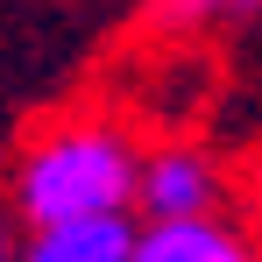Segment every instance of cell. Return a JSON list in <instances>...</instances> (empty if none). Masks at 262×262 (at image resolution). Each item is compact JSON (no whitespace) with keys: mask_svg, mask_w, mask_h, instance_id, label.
I'll use <instances>...</instances> for the list:
<instances>
[{"mask_svg":"<svg viewBox=\"0 0 262 262\" xmlns=\"http://www.w3.org/2000/svg\"><path fill=\"white\" fill-rule=\"evenodd\" d=\"M220 206H227V177L206 149H191V142L142 149V184H135L142 220H206Z\"/></svg>","mask_w":262,"mask_h":262,"instance_id":"cell-2","label":"cell"},{"mask_svg":"<svg viewBox=\"0 0 262 262\" xmlns=\"http://www.w3.org/2000/svg\"><path fill=\"white\" fill-rule=\"evenodd\" d=\"M135 262H262V248L227 213H206V220H142Z\"/></svg>","mask_w":262,"mask_h":262,"instance_id":"cell-3","label":"cell"},{"mask_svg":"<svg viewBox=\"0 0 262 262\" xmlns=\"http://www.w3.org/2000/svg\"><path fill=\"white\" fill-rule=\"evenodd\" d=\"M142 213H106V220H64V227H29L14 262H135Z\"/></svg>","mask_w":262,"mask_h":262,"instance_id":"cell-4","label":"cell"},{"mask_svg":"<svg viewBox=\"0 0 262 262\" xmlns=\"http://www.w3.org/2000/svg\"><path fill=\"white\" fill-rule=\"evenodd\" d=\"M14 248H21V220L0 206V262H14Z\"/></svg>","mask_w":262,"mask_h":262,"instance_id":"cell-6","label":"cell"},{"mask_svg":"<svg viewBox=\"0 0 262 262\" xmlns=\"http://www.w3.org/2000/svg\"><path fill=\"white\" fill-rule=\"evenodd\" d=\"M142 184V149L114 121H57L43 128L7 177V213L29 227H64V220H106L135 213Z\"/></svg>","mask_w":262,"mask_h":262,"instance_id":"cell-1","label":"cell"},{"mask_svg":"<svg viewBox=\"0 0 262 262\" xmlns=\"http://www.w3.org/2000/svg\"><path fill=\"white\" fill-rule=\"evenodd\" d=\"M262 14V0H149V21L170 36H199V29H234Z\"/></svg>","mask_w":262,"mask_h":262,"instance_id":"cell-5","label":"cell"}]
</instances>
